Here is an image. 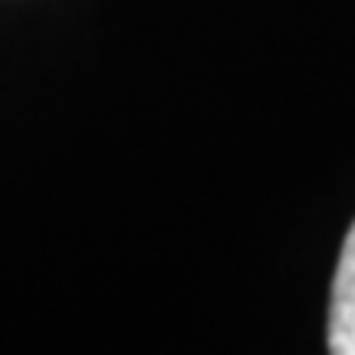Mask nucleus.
<instances>
[{"mask_svg": "<svg viewBox=\"0 0 355 355\" xmlns=\"http://www.w3.org/2000/svg\"><path fill=\"white\" fill-rule=\"evenodd\" d=\"M329 352L355 355V224L345 234L339 266H336V279H332Z\"/></svg>", "mask_w": 355, "mask_h": 355, "instance_id": "nucleus-1", "label": "nucleus"}]
</instances>
